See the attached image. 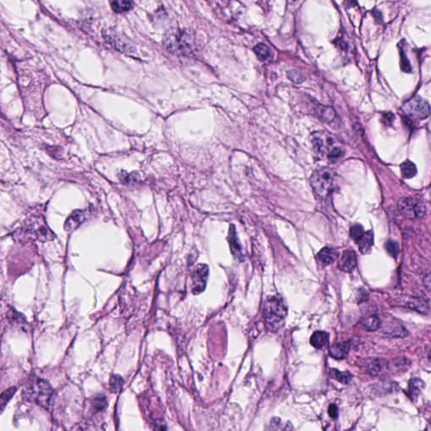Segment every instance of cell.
Returning <instances> with one entry per match:
<instances>
[{
  "mask_svg": "<svg viewBox=\"0 0 431 431\" xmlns=\"http://www.w3.org/2000/svg\"><path fill=\"white\" fill-rule=\"evenodd\" d=\"M408 308H412L414 310L418 311L419 313H424L426 314L429 312V305L427 304L425 301L419 298H415L413 300L409 301V303L407 304Z\"/></svg>",
  "mask_w": 431,
  "mask_h": 431,
  "instance_id": "cell-20",
  "label": "cell"
},
{
  "mask_svg": "<svg viewBox=\"0 0 431 431\" xmlns=\"http://www.w3.org/2000/svg\"><path fill=\"white\" fill-rule=\"evenodd\" d=\"M389 363L385 360H375L369 364L368 370L370 373L374 376H378L384 374L388 370Z\"/></svg>",
  "mask_w": 431,
  "mask_h": 431,
  "instance_id": "cell-18",
  "label": "cell"
},
{
  "mask_svg": "<svg viewBox=\"0 0 431 431\" xmlns=\"http://www.w3.org/2000/svg\"><path fill=\"white\" fill-rule=\"evenodd\" d=\"M209 268L205 264H199L192 273V293L195 295L203 293L207 286Z\"/></svg>",
  "mask_w": 431,
  "mask_h": 431,
  "instance_id": "cell-9",
  "label": "cell"
},
{
  "mask_svg": "<svg viewBox=\"0 0 431 431\" xmlns=\"http://www.w3.org/2000/svg\"><path fill=\"white\" fill-rule=\"evenodd\" d=\"M92 404H93V407L94 409H97V410H102V409H105V407H106V404H107L106 397H96V398L93 399V402H92Z\"/></svg>",
  "mask_w": 431,
  "mask_h": 431,
  "instance_id": "cell-30",
  "label": "cell"
},
{
  "mask_svg": "<svg viewBox=\"0 0 431 431\" xmlns=\"http://www.w3.org/2000/svg\"><path fill=\"white\" fill-rule=\"evenodd\" d=\"M316 111L318 116L328 125L333 126V124H337V122H339L337 114L331 107L319 106L316 109Z\"/></svg>",
  "mask_w": 431,
  "mask_h": 431,
  "instance_id": "cell-12",
  "label": "cell"
},
{
  "mask_svg": "<svg viewBox=\"0 0 431 431\" xmlns=\"http://www.w3.org/2000/svg\"><path fill=\"white\" fill-rule=\"evenodd\" d=\"M280 419H278V418H275V419H273L270 422V431H277L278 429H279V427H280Z\"/></svg>",
  "mask_w": 431,
  "mask_h": 431,
  "instance_id": "cell-32",
  "label": "cell"
},
{
  "mask_svg": "<svg viewBox=\"0 0 431 431\" xmlns=\"http://www.w3.org/2000/svg\"><path fill=\"white\" fill-rule=\"evenodd\" d=\"M424 386V382L420 379H411L409 382V391L410 396L412 398H415V397L418 396Z\"/></svg>",
  "mask_w": 431,
  "mask_h": 431,
  "instance_id": "cell-22",
  "label": "cell"
},
{
  "mask_svg": "<svg viewBox=\"0 0 431 431\" xmlns=\"http://www.w3.org/2000/svg\"><path fill=\"white\" fill-rule=\"evenodd\" d=\"M331 376L333 378L336 379L337 381H340L341 384H347L350 382L351 379V376L348 372H341V371L333 369L330 371Z\"/></svg>",
  "mask_w": 431,
  "mask_h": 431,
  "instance_id": "cell-26",
  "label": "cell"
},
{
  "mask_svg": "<svg viewBox=\"0 0 431 431\" xmlns=\"http://www.w3.org/2000/svg\"><path fill=\"white\" fill-rule=\"evenodd\" d=\"M311 142L316 154L321 159L336 163L345 155L344 147L327 131H316L311 136Z\"/></svg>",
  "mask_w": 431,
  "mask_h": 431,
  "instance_id": "cell-1",
  "label": "cell"
},
{
  "mask_svg": "<svg viewBox=\"0 0 431 431\" xmlns=\"http://www.w3.org/2000/svg\"><path fill=\"white\" fill-rule=\"evenodd\" d=\"M288 308L280 298L270 297L265 301L264 305V318L268 329L276 332L283 326Z\"/></svg>",
  "mask_w": 431,
  "mask_h": 431,
  "instance_id": "cell-3",
  "label": "cell"
},
{
  "mask_svg": "<svg viewBox=\"0 0 431 431\" xmlns=\"http://www.w3.org/2000/svg\"><path fill=\"white\" fill-rule=\"evenodd\" d=\"M111 5L115 12L124 13L132 9L133 3L131 1H112Z\"/></svg>",
  "mask_w": 431,
  "mask_h": 431,
  "instance_id": "cell-24",
  "label": "cell"
},
{
  "mask_svg": "<svg viewBox=\"0 0 431 431\" xmlns=\"http://www.w3.org/2000/svg\"><path fill=\"white\" fill-rule=\"evenodd\" d=\"M350 232H351V237L352 240L355 241V242H357L360 238H361L364 234V229L362 226L361 225L356 224L354 225L351 227V230H350Z\"/></svg>",
  "mask_w": 431,
  "mask_h": 431,
  "instance_id": "cell-28",
  "label": "cell"
},
{
  "mask_svg": "<svg viewBox=\"0 0 431 431\" xmlns=\"http://www.w3.org/2000/svg\"><path fill=\"white\" fill-rule=\"evenodd\" d=\"M15 391H16L15 388H10L1 394V396H0V411H2L8 402L10 401V399L15 394Z\"/></svg>",
  "mask_w": 431,
  "mask_h": 431,
  "instance_id": "cell-27",
  "label": "cell"
},
{
  "mask_svg": "<svg viewBox=\"0 0 431 431\" xmlns=\"http://www.w3.org/2000/svg\"><path fill=\"white\" fill-rule=\"evenodd\" d=\"M254 51H255L257 58L262 62L270 60L272 57L271 49L265 43H259L258 45H255Z\"/></svg>",
  "mask_w": 431,
  "mask_h": 431,
  "instance_id": "cell-19",
  "label": "cell"
},
{
  "mask_svg": "<svg viewBox=\"0 0 431 431\" xmlns=\"http://www.w3.org/2000/svg\"><path fill=\"white\" fill-rule=\"evenodd\" d=\"M26 232L33 235L35 238L40 241H49L54 238V235L45 225L41 217H33L26 222Z\"/></svg>",
  "mask_w": 431,
  "mask_h": 431,
  "instance_id": "cell-8",
  "label": "cell"
},
{
  "mask_svg": "<svg viewBox=\"0 0 431 431\" xmlns=\"http://www.w3.org/2000/svg\"><path fill=\"white\" fill-rule=\"evenodd\" d=\"M381 320L376 316H371L366 318L363 322L364 329L366 331H375L381 327Z\"/></svg>",
  "mask_w": 431,
  "mask_h": 431,
  "instance_id": "cell-23",
  "label": "cell"
},
{
  "mask_svg": "<svg viewBox=\"0 0 431 431\" xmlns=\"http://www.w3.org/2000/svg\"><path fill=\"white\" fill-rule=\"evenodd\" d=\"M328 414L333 419H336V417L338 416V407L336 406V404H333L329 405Z\"/></svg>",
  "mask_w": 431,
  "mask_h": 431,
  "instance_id": "cell-31",
  "label": "cell"
},
{
  "mask_svg": "<svg viewBox=\"0 0 431 431\" xmlns=\"http://www.w3.org/2000/svg\"><path fill=\"white\" fill-rule=\"evenodd\" d=\"M357 264L356 253L353 250H346L339 260V268L344 272H351Z\"/></svg>",
  "mask_w": 431,
  "mask_h": 431,
  "instance_id": "cell-11",
  "label": "cell"
},
{
  "mask_svg": "<svg viewBox=\"0 0 431 431\" xmlns=\"http://www.w3.org/2000/svg\"><path fill=\"white\" fill-rule=\"evenodd\" d=\"M336 174L333 169L322 168L313 172L310 183L318 197L325 198L332 193L336 186Z\"/></svg>",
  "mask_w": 431,
  "mask_h": 431,
  "instance_id": "cell-5",
  "label": "cell"
},
{
  "mask_svg": "<svg viewBox=\"0 0 431 431\" xmlns=\"http://www.w3.org/2000/svg\"><path fill=\"white\" fill-rule=\"evenodd\" d=\"M283 431H293V427L291 423H288L286 425H285V428H284V430Z\"/></svg>",
  "mask_w": 431,
  "mask_h": 431,
  "instance_id": "cell-34",
  "label": "cell"
},
{
  "mask_svg": "<svg viewBox=\"0 0 431 431\" xmlns=\"http://www.w3.org/2000/svg\"><path fill=\"white\" fill-rule=\"evenodd\" d=\"M399 212L409 220L420 219L426 212V207L421 200L415 197H405L398 202Z\"/></svg>",
  "mask_w": 431,
  "mask_h": 431,
  "instance_id": "cell-6",
  "label": "cell"
},
{
  "mask_svg": "<svg viewBox=\"0 0 431 431\" xmlns=\"http://www.w3.org/2000/svg\"><path fill=\"white\" fill-rule=\"evenodd\" d=\"M228 242H229L230 248H231V250H232V255H234L236 258L242 259V250H241V247H240V242L237 240L236 231H235V227L233 225H231V227H230Z\"/></svg>",
  "mask_w": 431,
  "mask_h": 431,
  "instance_id": "cell-14",
  "label": "cell"
},
{
  "mask_svg": "<svg viewBox=\"0 0 431 431\" xmlns=\"http://www.w3.org/2000/svg\"><path fill=\"white\" fill-rule=\"evenodd\" d=\"M350 350H351V344L349 342L336 343L330 346L329 355L333 358L341 360V359L346 358Z\"/></svg>",
  "mask_w": 431,
  "mask_h": 431,
  "instance_id": "cell-13",
  "label": "cell"
},
{
  "mask_svg": "<svg viewBox=\"0 0 431 431\" xmlns=\"http://www.w3.org/2000/svg\"><path fill=\"white\" fill-rule=\"evenodd\" d=\"M386 250L389 253V255H392L393 257H396L397 255H399V246L398 243L389 240L386 243Z\"/></svg>",
  "mask_w": 431,
  "mask_h": 431,
  "instance_id": "cell-29",
  "label": "cell"
},
{
  "mask_svg": "<svg viewBox=\"0 0 431 431\" xmlns=\"http://www.w3.org/2000/svg\"><path fill=\"white\" fill-rule=\"evenodd\" d=\"M24 395L28 401L43 408H48L53 398V389L47 381L34 377L25 386Z\"/></svg>",
  "mask_w": 431,
  "mask_h": 431,
  "instance_id": "cell-4",
  "label": "cell"
},
{
  "mask_svg": "<svg viewBox=\"0 0 431 431\" xmlns=\"http://www.w3.org/2000/svg\"><path fill=\"white\" fill-rule=\"evenodd\" d=\"M337 252L331 248H323L318 253V258L323 265H328L333 264L337 259Z\"/></svg>",
  "mask_w": 431,
  "mask_h": 431,
  "instance_id": "cell-15",
  "label": "cell"
},
{
  "mask_svg": "<svg viewBox=\"0 0 431 431\" xmlns=\"http://www.w3.org/2000/svg\"><path fill=\"white\" fill-rule=\"evenodd\" d=\"M400 168H401L402 175L405 179H411L416 175V166L411 161L408 160V161L404 162L401 164Z\"/></svg>",
  "mask_w": 431,
  "mask_h": 431,
  "instance_id": "cell-21",
  "label": "cell"
},
{
  "mask_svg": "<svg viewBox=\"0 0 431 431\" xmlns=\"http://www.w3.org/2000/svg\"><path fill=\"white\" fill-rule=\"evenodd\" d=\"M328 333L323 331H317L311 337L310 343L313 347L322 349L328 341Z\"/></svg>",
  "mask_w": 431,
  "mask_h": 431,
  "instance_id": "cell-17",
  "label": "cell"
},
{
  "mask_svg": "<svg viewBox=\"0 0 431 431\" xmlns=\"http://www.w3.org/2000/svg\"><path fill=\"white\" fill-rule=\"evenodd\" d=\"M359 245V249L362 254H367L370 252L373 245V233L371 231L364 232L363 236L356 242Z\"/></svg>",
  "mask_w": 431,
  "mask_h": 431,
  "instance_id": "cell-16",
  "label": "cell"
},
{
  "mask_svg": "<svg viewBox=\"0 0 431 431\" xmlns=\"http://www.w3.org/2000/svg\"><path fill=\"white\" fill-rule=\"evenodd\" d=\"M164 44L167 50L178 55H189L195 48L194 38L186 30H169L165 35Z\"/></svg>",
  "mask_w": 431,
  "mask_h": 431,
  "instance_id": "cell-2",
  "label": "cell"
},
{
  "mask_svg": "<svg viewBox=\"0 0 431 431\" xmlns=\"http://www.w3.org/2000/svg\"><path fill=\"white\" fill-rule=\"evenodd\" d=\"M124 380L119 375H112L110 378V389L113 393H117L123 386Z\"/></svg>",
  "mask_w": 431,
  "mask_h": 431,
  "instance_id": "cell-25",
  "label": "cell"
},
{
  "mask_svg": "<svg viewBox=\"0 0 431 431\" xmlns=\"http://www.w3.org/2000/svg\"><path fill=\"white\" fill-rule=\"evenodd\" d=\"M85 211L83 210H76L73 213L68 217L66 221L65 230L67 232H73V230L77 229L87 218Z\"/></svg>",
  "mask_w": 431,
  "mask_h": 431,
  "instance_id": "cell-10",
  "label": "cell"
},
{
  "mask_svg": "<svg viewBox=\"0 0 431 431\" xmlns=\"http://www.w3.org/2000/svg\"><path fill=\"white\" fill-rule=\"evenodd\" d=\"M403 111L413 118L424 120L429 116V105L427 101L416 96L404 104Z\"/></svg>",
  "mask_w": 431,
  "mask_h": 431,
  "instance_id": "cell-7",
  "label": "cell"
},
{
  "mask_svg": "<svg viewBox=\"0 0 431 431\" xmlns=\"http://www.w3.org/2000/svg\"><path fill=\"white\" fill-rule=\"evenodd\" d=\"M155 431H166V427L164 426V424H159V423H157L156 428H155Z\"/></svg>",
  "mask_w": 431,
  "mask_h": 431,
  "instance_id": "cell-33",
  "label": "cell"
}]
</instances>
